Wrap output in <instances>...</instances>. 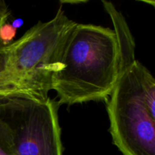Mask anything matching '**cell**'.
<instances>
[{
  "label": "cell",
  "instance_id": "obj_1",
  "mask_svg": "<svg viewBox=\"0 0 155 155\" xmlns=\"http://www.w3.org/2000/svg\"><path fill=\"white\" fill-rule=\"evenodd\" d=\"M124 73L114 30L76 23L62 46L51 90L60 105L100 101L111 95Z\"/></svg>",
  "mask_w": 155,
  "mask_h": 155
},
{
  "label": "cell",
  "instance_id": "obj_2",
  "mask_svg": "<svg viewBox=\"0 0 155 155\" xmlns=\"http://www.w3.org/2000/svg\"><path fill=\"white\" fill-rule=\"evenodd\" d=\"M75 24L59 8L50 21H39L20 39L5 45L0 95L26 94L48 98L62 46Z\"/></svg>",
  "mask_w": 155,
  "mask_h": 155
},
{
  "label": "cell",
  "instance_id": "obj_3",
  "mask_svg": "<svg viewBox=\"0 0 155 155\" xmlns=\"http://www.w3.org/2000/svg\"><path fill=\"white\" fill-rule=\"evenodd\" d=\"M58 101L26 94L9 95L0 118L15 155H62Z\"/></svg>",
  "mask_w": 155,
  "mask_h": 155
},
{
  "label": "cell",
  "instance_id": "obj_4",
  "mask_svg": "<svg viewBox=\"0 0 155 155\" xmlns=\"http://www.w3.org/2000/svg\"><path fill=\"white\" fill-rule=\"evenodd\" d=\"M141 64L136 60L123 74L107 103L113 143L123 155H155V123L142 99Z\"/></svg>",
  "mask_w": 155,
  "mask_h": 155
},
{
  "label": "cell",
  "instance_id": "obj_5",
  "mask_svg": "<svg viewBox=\"0 0 155 155\" xmlns=\"http://www.w3.org/2000/svg\"><path fill=\"white\" fill-rule=\"evenodd\" d=\"M104 7L108 12L114 26V32L119 42L120 49L122 58V65L124 71H127L134 64L136 59L135 58V41L130 28L120 12H118L111 2L102 1Z\"/></svg>",
  "mask_w": 155,
  "mask_h": 155
},
{
  "label": "cell",
  "instance_id": "obj_6",
  "mask_svg": "<svg viewBox=\"0 0 155 155\" xmlns=\"http://www.w3.org/2000/svg\"><path fill=\"white\" fill-rule=\"evenodd\" d=\"M140 78L142 83V95L146 110L155 123V77L141 64Z\"/></svg>",
  "mask_w": 155,
  "mask_h": 155
},
{
  "label": "cell",
  "instance_id": "obj_7",
  "mask_svg": "<svg viewBox=\"0 0 155 155\" xmlns=\"http://www.w3.org/2000/svg\"><path fill=\"white\" fill-rule=\"evenodd\" d=\"M0 155H15L10 145L8 128L5 123L0 118Z\"/></svg>",
  "mask_w": 155,
  "mask_h": 155
},
{
  "label": "cell",
  "instance_id": "obj_8",
  "mask_svg": "<svg viewBox=\"0 0 155 155\" xmlns=\"http://www.w3.org/2000/svg\"><path fill=\"white\" fill-rule=\"evenodd\" d=\"M9 15L8 9L7 5L4 1L0 0V35H1V30L3 27L6 24L8 17ZM0 42H3L0 37ZM4 43V42H3Z\"/></svg>",
  "mask_w": 155,
  "mask_h": 155
},
{
  "label": "cell",
  "instance_id": "obj_9",
  "mask_svg": "<svg viewBox=\"0 0 155 155\" xmlns=\"http://www.w3.org/2000/svg\"><path fill=\"white\" fill-rule=\"evenodd\" d=\"M7 45H5L3 42H0V71H2L4 65L5 61V46Z\"/></svg>",
  "mask_w": 155,
  "mask_h": 155
},
{
  "label": "cell",
  "instance_id": "obj_10",
  "mask_svg": "<svg viewBox=\"0 0 155 155\" xmlns=\"http://www.w3.org/2000/svg\"><path fill=\"white\" fill-rule=\"evenodd\" d=\"M8 96L9 95H0V116L2 113L5 104L6 100H7V98Z\"/></svg>",
  "mask_w": 155,
  "mask_h": 155
},
{
  "label": "cell",
  "instance_id": "obj_11",
  "mask_svg": "<svg viewBox=\"0 0 155 155\" xmlns=\"http://www.w3.org/2000/svg\"><path fill=\"white\" fill-rule=\"evenodd\" d=\"M145 2L146 3H148V4L151 5H153L154 7H155V1H143Z\"/></svg>",
  "mask_w": 155,
  "mask_h": 155
}]
</instances>
